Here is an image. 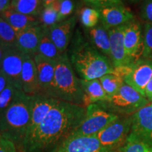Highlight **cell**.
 Segmentation results:
<instances>
[{
    "label": "cell",
    "mask_w": 152,
    "mask_h": 152,
    "mask_svg": "<svg viewBox=\"0 0 152 152\" xmlns=\"http://www.w3.org/2000/svg\"><path fill=\"white\" fill-rule=\"evenodd\" d=\"M0 152H18L14 142L3 137L0 138Z\"/></svg>",
    "instance_id": "obj_35"
},
{
    "label": "cell",
    "mask_w": 152,
    "mask_h": 152,
    "mask_svg": "<svg viewBox=\"0 0 152 152\" xmlns=\"http://www.w3.org/2000/svg\"><path fill=\"white\" fill-rule=\"evenodd\" d=\"M8 82L9 80L7 77V76H6L2 72L0 71V93L4 90V88L6 86H7Z\"/></svg>",
    "instance_id": "obj_37"
},
{
    "label": "cell",
    "mask_w": 152,
    "mask_h": 152,
    "mask_svg": "<svg viewBox=\"0 0 152 152\" xmlns=\"http://www.w3.org/2000/svg\"><path fill=\"white\" fill-rule=\"evenodd\" d=\"M18 90L16 85L9 80L4 90L0 93V118L12 103Z\"/></svg>",
    "instance_id": "obj_29"
},
{
    "label": "cell",
    "mask_w": 152,
    "mask_h": 152,
    "mask_svg": "<svg viewBox=\"0 0 152 152\" xmlns=\"http://www.w3.org/2000/svg\"><path fill=\"white\" fill-rule=\"evenodd\" d=\"M37 53L54 61H57L61 56L62 54L59 52L50 37L49 28L45 27L44 28L43 33L38 45Z\"/></svg>",
    "instance_id": "obj_24"
},
{
    "label": "cell",
    "mask_w": 152,
    "mask_h": 152,
    "mask_svg": "<svg viewBox=\"0 0 152 152\" xmlns=\"http://www.w3.org/2000/svg\"><path fill=\"white\" fill-rule=\"evenodd\" d=\"M33 96L18 90L12 103L0 118V135L14 142L20 151L30 119Z\"/></svg>",
    "instance_id": "obj_3"
},
{
    "label": "cell",
    "mask_w": 152,
    "mask_h": 152,
    "mask_svg": "<svg viewBox=\"0 0 152 152\" xmlns=\"http://www.w3.org/2000/svg\"><path fill=\"white\" fill-rule=\"evenodd\" d=\"M151 77L152 61L138 60L132 64L130 73L125 76L124 81L127 85L145 96L146 87Z\"/></svg>",
    "instance_id": "obj_10"
},
{
    "label": "cell",
    "mask_w": 152,
    "mask_h": 152,
    "mask_svg": "<svg viewBox=\"0 0 152 152\" xmlns=\"http://www.w3.org/2000/svg\"><path fill=\"white\" fill-rule=\"evenodd\" d=\"M58 101L56 99L43 94L34 95L33 106H32L31 119L26 137L30 135L40 125L49 111L56 105Z\"/></svg>",
    "instance_id": "obj_14"
},
{
    "label": "cell",
    "mask_w": 152,
    "mask_h": 152,
    "mask_svg": "<svg viewBox=\"0 0 152 152\" xmlns=\"http://www.w3.org/2000/svg\"><path fill=\"white\" fill-rule=\"evenodd\" d=\"M16 35L11 25L0 16V42L7 47H16Z\"/></svg>",
    "instance_id": "obj_28"
},
{
    "label": "cell",
    "mask_w": 152,
    "mask_h": 152,
    "mask_svg": "<svg viewBox=\"0 0 152 152\" xmlns=\"http://www.w3.org/2000/svg\"><path fill=\"white\" fill-rule=\"evenodd\" d=\"M142 17L144 20L152 23V0H145L142 7Z\"/></svg>",
    "instance_id": "obj_34"
},
{
    "label": "cell",
    "mask_w": 152,
    "mask_h": 152,
    "mask_svg": "<svg viewBox=\"0 0 152 152\" xmlns=\"http://www.w3.org/2000/svg\"><path fill=\"white\" fill-rule=\"evenodd\" d=\"M132 118L119 117L96 134L102 145L111 152H117L125 144L131 132Z\"/></svg>",
    "instance_id": "obj_7"
},
{
    "label": "cell",
    "mask_w": 152,
    "mask_h": 152,
    "mask_svg": "<svg viewBox=\"0 0 152 152\" xmlns=\"http://www.w3.org/2000/svg\"><path fill=\"white\" fill-rule=\"evenodd\" d=\"M145 96L149 101V102H152V77L146 87Z\"/></svg>",
    "instance_id": "obj_36"
},
{
    "label": "cell",
    "mask_w": 152,
    "mask_h": 152,
    "mask_svg": "<svg viewBox=\"0 0 152 152\" xmlns=\"http://www.w3.org/2000/svg\"><path fill=\"white\" fill-rule=\"evenodd\" d=\"M79 82L84 94L83 106L85 107H87L90 104L104 102L109 99V96L101 84L99 78L92 80H85L80 78Z\"/></svg>",
    "instance_id": "obj_20"
},
{
    "label": "cell",
    "mask_w": 152,
    "mask_h": 152,
    "mask_svg": "<svg viewBox=\"0 0 152 152\" xmlns=\"http://www.w3.org/2000/svg\"><path fill=\"white\" fill-rule=\"evenodd\" d=\"M33 57L37 68L40 94H46L54 80L56 61L47 58L38 53Z\"/></svg>",
    "instance_id": "obj_19"
},
{
    "label": "cell",
    "mask_w": 152,
    "mask_h": 152,
    "mask_svg": "<svg viewBox=\"0 0 152 152\" xmlns=\"http://www.w3.org/2000/svg\"><path fill=\"white\" fill-rule=\"evenodd\" d=\"M75 25V17L71 16L49 28L50 37L61 54L66 53L67 50L73 37Z\"/></svg>",
    "instance_id": "obj_13"
},
{
    "label": "cell",
    "mask_w": 152,
    "mask_h": 152,
    "mask_svg": "<svg viewBox=\"0 0 152 152\" xmlns=\"http://www.w3.org/2000/svg\"><path fill=\"white\" fill-rule=\"evenodd\" d=\"M117 152H152V143L131 132Z\"/></svg>",
    "instance_id": "obj_25"
},
{
    "label": "cell",
    "mask_w": 152,
    "mask_h": 152,
    "mask_svg": "<svg viewBox=\"0 0 152 152\" xmlns=\"http://www.w3.org/2000/svg\"><path fill=\"white\" fill-rule=\"evenodd\" d=\"M88 32L93 47L103 53L106 56L111 57V46L108 30L102 25H97L89 29Z\"/></svg>",
    "instance_id": "obj_22"
},
{
    "label": "cell",
    "mask_w": 152,
    "mask_h": 152,
    "mask_svg": "<svg viewBox=\"0 0 152 152\" xmlns=\"http://www.w3.org/2000/svg\"><path fill=\"white\" fill-rule=\"evenodd\" d=\"M100 20L104 28L109 30L132 22L134 15L130 9L123 4L99 9Z\"/></svg>",
    "instance_id": "obj_12"
},
{
    "label": "cell",
    "mask_w": 152,
    "mask_h": 152,
    "mask_svg": "<svg viewBox=\"0 0 152 152\" xmlns=\"http://www.w3.org/2000/svg\"><path fill=\"white\" fill-rule=\"evenodd\" d=\"M0 16L11 25L16 33L28 28L40 25L38 17L21 14L9 8Z\"/></svg>",
    "instance_id": "obj_21"
},
{
    "label": "cell",
    "mask_w": 152,
    "mask_h": 152,
    "mask_svg": "<svg viewBox=\"0 0 152 152\" xmlns=\"http://www.w3.org/2000/svg\"><path fill=\"white\" fill-rule=\"evenodd\" d=\"M39 20L42 26L47 28L51 27L59 23L58 12L52 5L44 7L39 16Z\"/></svg>",
    "instance_id": "obj_31"
},
{
    "label": "cell",
    "mask_w": 152,
    "mask_h": 152,
    "mask_svg": "<svg viewBox=\"0 0 152 152\" xmlns=\"http://www.w3.org/2000/svg\"><path fill=\"white\" fill-rule=\"evenodd\" d=\"M44 28L43 26L38 25L18 32L16 35V47L23 54L33 56L37 53Z\"/></svg>",
    "instance_id": "obj_16"
},
{
    "label": "cell",
    "mask_w": 152,
    "mask_h": 152,
    "mask_svg": "<svg viewBox=\"0 0 152 152\" xmlns=\"http://www.w3.org/2000/svg\"><path fill=\"white\" fill-rule=\"evenodd\" d=\"M44 8L40 0H11L9 9L21 14L39 18Z\"/></svg>",
    "instance_id": "obj_23"
},
{
    "label": "cell",
    "mask_w": 152,
    "mask_h": 152,
    "mask_svg": "<svg viewBox=\"0 0 152 152\" xmlns=\"http://www.w3.org/2000/svg\"><path fill=\"white\" fill-rule=\"evenodd\" d=\"M151 106H152V104H151Z\"/></svg>",
    "instance_id": "obj_43"
},
{
    "label": "cell",
    "mask_w": 152,
    "mask_h": 152,
    "mask_svg": "<svg viewBox=\"0 0 152 152\" xmlns=\"http://www.w3.org/2000/svg\"><path fill=\"white\" fill-rule=\"evenodd\" d=\"M99 80L109 97L115 94L125 83L123 77L113 73L106 74L102 76L99 78Z\"/></svg>",
    "instance_id": "obj_26"
},
{
    "label": "cell",
    "mask_w": 152,
    "mask_h": 152,
    "mask_svg": "<svg viewBox=\"0 0 152 152\" xmlns=\"http://www.w3.org/2000/svg\"><path fill=\"white\" fill-rule=\"evenodd\" d=\"M23 55V53L16 47H9L0 64V71L20 90H22L21 72Z\"/></svg>",
    "instance_id": "obj_8"
},
{
    "label": "cell",
    "mask_w": 152,
    "mask_h": 152,
    "mask_svg": "<svg viewBox=\"0 0 152 152\" xmlns=\"http://www.w3.org/2000/svg\"><path fill=\"white\" fill-rule=\"evenodd\" d=\"M69 59L75 73L85 80L99 79L106 74L113 73L114 67L107 56L101 54L87 42L79 30L72 41Z\"/></svg>",
    "instance_id": "obj_2"
},
{
    "label": "cell",
    "mask_w": 152,
    "mask_h": 152,
    "mask_svg": "<svg viewBox=\"0 0 152 152\" xmlns=\"http://www.w3.org/2000/svg\"><path fill=\"white\" fill-rule=\"evenodd\" d=\"M130 1H134V2H136V1H140V0H130Z\"/></svg>",
    "instance_id": "obj_41"
},
{
    "label": "cell",
    "mask_w": 152,
    "mask_h": 152,
    "mask_svg": "<svg viewBox=\"0 0 152 152\" xmlns=\"http://www.w3.org/2000/svg\"><path fill=\"white\" fill-rule=\"evenodd\" d=\"M143 37L142 56L144 58H150L152 57V23L148 22L144 25Z\"/></svg>",
    "instance_id": "obj_32"
},
{
    "label": "cell",
    "mask_w": 152,
    "mask_h": 152,
    "mask_svg": "<svg viewBox=\"0 0 152 152\" xmlns=\"http://www.w3.org/2000/svg\"><path fill=\"white\" fill-rule=\"evenodd\" d=\"M131 132L152 143V106L147 105L131 115Z\"/></svg>",
    "instance_id": "obj_18"
},
{
    "label": "cell",
    "mask_w": 152,
    "mask_h": 152,
    "mask_svg": "<svg viewBox=\"0 0 152 152\" xmlns=\"http://www.w3.org/2000/svg\"><path fill=\"white\" fill-rule=\"evenodd\" d=\"M58 1V0H43V7H46L52 5V4Z\"/></svg>",
    "instance_id": "obj_40"
},
{
    "label": "cell",
    "mask_w": 152,
    "mask_h": 152,
    "mask_svg": "<svg viewBox=\"0 0 152 152\" xmlns=\"http://www.w3.org/2000/svg\"><path fill=\"white\" fill-rule=\"evenodd\" d=\"M11 1V0H0V16L10 7Z\"/></svg>",
    "instance_id": "obj_38"
},
{
    "label": "cell",
    "mask_w": 152,
    "mask_h": 152,
    "mask_svg": "<svg viewBox=\"0 0 152 152\" xmlns=\"http://www.w3.org/2000/svg\"><path fill=\"white\" fill-rule=\"evenodd\" d=\"M126 25L108 30L111 46L110 58L114 68L130 66L134 63L128 56L125 48L124 32Z\"/></svg>",
    "instance_id": "obj_11"
},
{
    "label": "cell",
    "mask_w": 152,
    "mask_h": 152,
    "mask_svg": "<svg viewBox=\"0 0 152 152\" xmlns=\"http://www.w3.org/2000/svg\"><path fill=\"white\" fill-rule=\"evenodd\" d=\"M149 103V101L145 96L124 83L115 94L110 96L107 100L97 104L118 115L128 116L130 114L132 115Z\"/></svg>",
    "instance_id": "obj_5"
},
{
    "label": "cell",
    "mask_w": 152,
    "mask_h": 152,
    "mask_svg": "<svg viewBox=\"0 0 152 152\" xmlns=\"http://www.w3.org/2000/svg\"><path fill=\"white\" fill-rule=\"evenodd\" d=\"M79 16L80 21L83 27L91 29L97 26L100 20V11L97 9L84 7L80 11Z\"/></svg>",
    "instance_id": "obj_27"
},
{
    "label": "cell",
    "mask_w": 152,
    "mask_h": 152,
    "mask_svg": "<svg viewBox=\"0 0 152 152\" xmlns=\"http://www.w3.org/2000/svg\"><path fill=\"white\" fill-rule=\"evenodd\" d=\"M142 26L140 23L132 21L125 26L124 32V45L125 51L134 62L138 61L143 52V38Z\"/></svg>",
    "instance_id": "obj_15"
},
{
    "label": "cell",
    "mask_w": 152,
    "mask_h": 152,
    "mask_svg": "<svg viewBox=\"0 0 152 152\" xmlns=\"http://www.w3.org/2000/svg\"><path fill=\"white\" fill-rule=\"evenodd\" d=\"M83 1L87 4L97 9L123 4V0H83Z\"/></svg>",
    "instance_id": "obj_33"
},
{
    "label": "cell",
    "mask_w": 152,
    "mask_h": 152,
    "mask_svg": "<svg viewBox=\"0 0 152 152\" xmlns=\"http://www.w3.org/2000/svg\"><path fill=\"white\" fill-rule=\"evenodd\" d=\"M119 117L116 114L104 109L99 104H90L86 107L84 119L69 137L96 135Z\"/></svg>",
    "instance_id": "obj_6"
},
{
    "label": "cell",
    "mask_w": 152,
    "mask_h": 152,
    "mask_svg": "<svg viewBox=\"0 0 152 152\" xmlns=\"http://www.w3.org/2000/svg\"><path fill=\"white\" fill-rule=\"evenodd\" d=\"M52 6L58 12L59 22L69 18L75 9L73 0H58Z\"/></svg>",
    "instance_id": "obj_30"
},
{
    "label": "cell",
    "mask_w": 152,
    "mask_h": 152,
    "mask_svg": "<svg viewBox=\"0 0 152 152\" xmlns=\"http://www.w3.org/2000/svg\"><path fill=\"white\" fill-rule=\"evenodd\" d=\"M0 138H1V135H0Z\"/></svg>",
    "instance_id": "obj_42"
},
{
    "label": "cell",
    "mask_w": 152,
    "mask_h": 152,
    "mask_svg": "<svg viewBox=\"0 0 152 152\" xmlns=\"http://www.w3.org/2000/svg\"><path fill=\"white\" fill-rule=\"evenodd\" d=\"M68 55L61 54L56 61L54 77L46 94L56 99L83 106V94Z\"/></svg>",
    "instance_id": "obj_4"
},
{
    "label": "cell",
    "mask_w": 152,
    "mask_h": 152,
    "mask_svg": "<svg viewBox=\"0 0 152 152\" xmlns=\"http://www.w3.org/2000/svg\"><path fill=\"white\" fill-rule=\"evenodd\" d=\"M85 113V106L58 100L36 130L25 138L19 151L52 152L80 124Z\"/></svg>",
    "instance_id": "obj_1"
},
{
    "label": "cell",
    "mask_w": 152,
    "mask_h": 152,
    "mask_svg": "<svg viewBox=\"0 0 152 152\" xmlns=\"http://www.w3.org/2000/svg\"><path fill=\"white\" fill-rule=\"evenodd\" d=\"M21 87L23 92L30 96L41 93L37 68L33 57L25 54L21 72Z\"/></svg>",
    "instance_id": "obj_17"
},
{
    "label": "cell",
    "mask_w": 152,
    "mask_h": 152,
    "mask_svg": "<svg viewBox=\"0 0 152 152\" xmlns=\"http://www.w3.org/2000/svg\"><path fill=\"white\" fill-rule=\"evenodd\" d=\"M7 48H9V47H6L3 43H1V42H0V64H1V60H2L4 55Z\"/></svg>",
    "instance_id": "obj_39"
},
{
    "label": "cell",
    "mask_w": 152,
    "mask_h": 152,
    "mask_svg": "<svg viewBox=\"0 0 152 152\" xmlns=\"http://www.w3.org/2000/svg\"><path fill=\"white\" fill-rule=\"evenodd\" d=\"M52 152H111L106 149L96 135L68 137Z\"/></svg>",
    "instance_id": "obj_9"
}]
</instances>
